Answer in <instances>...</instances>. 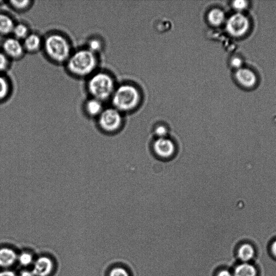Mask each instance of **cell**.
<instances>
[{"label": "cell", "mask_w": 276, "mask_h": 276, "mask_svg": "<svg viewBox=\"0 0 276 276\" xmlns=\"http://www.w3.org/2000/svg\"><path fill=\"white\" fill-rule=\"evenodd\" d=\"M249 27L248 18L241 14L232 15L226 24L228 33L235 37H240L246 33Z\"/></svg>", "instance_id": "obj_6"}, {"label": "cell", "mask_w": 276, "mask_h": 276, "mask_svg": "<svg viewBox=\"0 0 276 276\" xmlns=\"http://www.w3.org/2000/svg\"><path fill=\"white\" fill-rule=\"evenodd\" d=\"M236 77L239 83L245 87H252L256 83L257 78L254 73L247 69L238 70Z\"/></svg>", "instance_id": "obj_11"}, {"label": "cell", "mask_w": 276, "mask_h": 276, "mask_svg": "<svg viewBox=\"0 0 276 276\" xmlns=\"http://www.w3.org/2000/svg\"><path fill=\"white\" fill-rule=\"evenodd\" d=\"M17 259V255L13 250L8 248L0 249V267H10L14 265Z\"/></svg>", "instance_id": "obj_13"}, {"label": "cell", "mask_w": 276, "mask_h": 276, "mask_svg": "<svg viewBox=\"0 0 276 276\" xmlns=\"http://www.w3.org/2000/svg\"><path fill=\"white\" fill-rule=\"evenodd\" d=\"M121 123V115L114 108L104 110L98 116V124L103 130L107 132H113L118 130Z\"/></svg>", "instance_id": "obj_5"}, {"label": "cell", "mask_w": 276, "mask_h": 276, "mask_svg": "<svg viewBox=\"0 0 276 276\" xmlns=\"http://www.w3.org/2000/svg\"><path fill=\"white\" fill-rule=\"evenodd\" d=\"M29 29L26 24L16 23L13 30L14 38L22 41L30 34Z\"/></svg>", "instance_id": "obj_18"}, {"label": "cell", "mask_w": 276, "mask_h": 276, "mask_svg": "<svg viewBox=\"0 0 276 276\" xmlns=\"http://www.w3.org/2000/svg\"><path fill=\"white\" fill-rule=\"evenodd\" d=\"M156 133L159 138H164L166 136L167 130L164 126H159L156 128Z\"/></svg>", "instance_id": "obj_26"}, {"label": "cell", "mask_w": 276, "mask_h": 276, "mask_svg": "<svg viewBox=\"0 0 276 276\" xmlns=\"http://www.w3.org/2000/svg\"><path fill=\"white\" fill-rule=\"evenodd\" d=\"M43 49L46 56L57 64H65L73 52L69 40L64 35L57 33L46 36Z\"/></svg>", "instance_id": "obj_2"}, {"label": "cell", "mask_w": 276, "mask_h": 276, "mask_svg": "<svg viewBox=\"0 0 276 276\" xmlns=\"http://www.w3.org/2000/svg\"><path fill=\"white\" fill-rule=\"evenodd\" d=\"M33 256L31 254L28 253H22L19 257H18V261H19L21 265L24 267L28 266L33 262Z\"/></svg>", "instance_id": "obj_23"}, {"label": "cell", "mask_w": 276, "mask_h": 276, "mask_svg": "<svg viewBox=\"0 0 276 276\" xmlns=\"http://www.w3.org/2000/svg\"><path fill=\"white\" fill-rule=\"evenodd\" d=\"M98 63L97 55L85 48L73 52L65 65L72 75L85 78L96 72Z\"/></svg>", "instance_id": "obj_1"}, {"label": "cell", "mask_w": 276, "mask_h": 276, "mask_svg": "<svg viewBox=\"0 0 276 276\" xmlns=\"http://www.w3.org/2000/svg\"><path fill=\"white\" fill-rule=\"evenodd\" d=\"M248 3L243 0H236L233 2V7L236 10H242L247 7Z\"/></svg>", "instance_id": "obj_25"}, {"label": "cell", "mask_w": 276, "mask_h": 276, "mask_svg": "<svg viewBox=\"0 0 276 276\" xmlns=\"http://www.w3.org/2000/svg\"><path fill=\"white\" fill-rule=\"evenodd\" d=\"M9 59L2 52H0V73L8 69L10 63Z\"/></svg>", "instance_id": "obj_24"}, {"label": "cell", "mask_w": 276, "mask_h": 276, "mask_svg": "<svg viewBox=\"0 0 276 276\" xmlns=\"http://www.w3.org/2000/svg\"><path fill=\"white\" fill-rule=\"evenodd\" d=\"M15 24L10 16L0 13V34L8 35L12 34Z\"/></svg>", "instance_id": "obj_14"}, {"label": "cell", "mask_w": 276, "mask_h": 276, "mask_svg": "<svg viewBox=\"0 0 276 276\" xmlns=\"http://www.w3.org/2000/svg\"><path fill=\"white\" fill-rule=\"evenodd\" d=\"M271 249L273 254L276 257V240L272 243Z\"/></svg>", "instance_id": "obj_30"}, {"label": "cell", "mask_w": 276, "mask_h": 276, "mask_svg": "<svg viewBox=\"0 0 276 276\" xmlns=\"http://www.w3.org/2000/svg\"><path fill=\"white\" fill-rule=\"evenodd\" d=\"M22 42L25 52L32 53L39 52L44 45V40L35 33H30Z\"/></svg>", "instance_id": "obj_10"}, {"label": "cell", "mask_w": 276, "mask_h": 276, "mask_svg": "<svg viewBox=\"0 0 276 276\" xmlns=\"http://www.w3.org/2000/svg\"><path fill=\"white\" fill-rule=\"evenodd\" d=\"M216 276H233V275L228 270L224 269L220 271Z\"/></svg>", "instance_id": "obj_28"}, {"label": "cell", "mask_w": 276, "mask_h": 276, "mask_svg": "<svg viewBox=\"0 0 276 276\" xmlns=\"http://www.w3.org/2000/svg\"><path fill=\"white\" fill-rule=\"evenodd\" d=\"M256 268L249 263H243L235 269L233 276H257Z\"/></svg>", "instance_id": "obj_16"}, {"label": "cell", "mask_w": 276, "mask_h": 276, "mask_svg": "<svg viewBox=\"0 0 276 276\" xmlns=\"http://www.w3.org/2000/svg\"><path fill=\"white\" fill-rule=\"evenodd\" d=\"M208 20L214 26H220L224 21L223 11L219 9H213L208 14Z\"/></svg>", "instance_id": "obj_17"}, {"label": "cell", "mask_w": 276, "mask_h": 276, "mask_svg": "<svg viewBox=\"0 0 276 276\" xmlns=\"http://www.w3.org/2000/svg\"><path fill=\"white\" fill-rule=\"evenodd\" d=\"M20 276H35L33 272L29 271H23L21 273Z\"/></svg>", "instance_id": "obj_31"}, {"label": "cell", "mask_w": 276, "mask_h": 276, "mask_svg": "<svg viewBox=\"0 0 276 276\" xmlns=\"http://www.w3.org/2000/svg\"><path fill=\"white\" fill-rule=\"evenodd\" d=\"M103 108L102 102L93 97H91L84 104L85 112L92 117H98L104 110Z\"/></svg>", "instance_id": "obj_12"}, {"label": "cell", "mask_w": 276, "mask_h": 276, "mask_svg": "<svg viewBox=\"0 0 276 276\" xmlns=\"http://www.w3.org/2000/svg\"><path fill=\"white\" fill-rule=\"evenodd\" d=\"M33 2L32 1H11L10 5L15 11L22 12L31 7Z\"/></svg>", "instance_id": "obj_20"}, {"label": "cell", "mask_w": 276, "mask_h": 276, "mask_svg": "<svg viewBox=\"0 0 276 276\" xmlns=\"http://www.w3.org/2000/svg\"><path fill=\"white\" fill-rule=\"evenodd\" d=\"M54 264L47 257H41L34 263L33 273L35 276H48L53 270Z\"/></svg>", "instance_id": "obj_9"}, {"label": "cell", "mask_w": 276, "mask_h": 276, "mask_svg": "<svg viewBox=\"0 0 276 276\" xmlns=\"http://www.w3.org/2000/svg\"><path fill=\"white\" fill-rule=\"evenodd\" d=\"M87 89L91 97L102 102L112 96L114 83L112 78L104 72H95L88 77Z\"/></svg>", "instance_id": "obj_3"}, {"label": "cell", "mask_w": 276, "mask_h": 276, "mask_svg": "<svg viewBox=\"0 0 276 276\" xmlns=\"http://www.w3.org/2000/svg\"><path fill=\"white\" fill-rule=\"evenodd\" d=\"M2 52L9 59H18L25 53L22 42L14 37H9L4 40L2 45Z\"/></svg>", "instance_id": "obj_7"}, {"label": "cell", "mask_w": 276, "mask_h": 276, "mask_svg": "<svg viewBox=\"0 0 276 276\" xmlns=\"http://www.w3.org/2000/svg\"><path fill=\"white\" fill-rule=\"evenodd\" d=\"M0 276H16V275L13 272L5 271L0 272Z\"/></svg>", "instance_id": "obj_29"}, {"label": "cell", "mask_w": 276, "mask_h": 276, "mask_svg": "<svg viewBox=\"0 0 276 276\" xmlns=\"http://www.w3.org/2000/svg\"><path fill=\"white\" fill-rule=\"evenodd\" d=\"M10 84L5 77L0 75V101L5 99L10 93Z\"/></svg>", "instance_id": "obj_19"}, {"label": "cell", "mask_w": 276, "mask_h": 276, "mask_svg": "<svg viewBox=\"0 0 276 276\" xmlns=\"http://www.w3.org/2000/svg\"><path fill=\"white\" fill-rule=\"evenodd\" d=\"M255 251L252 245L245 243L241 245L237 250V257L243 263H248L254 258Z\"/></svg>", "instance_id": "obj_15"}, {"label": "cell", "mask_w": 276, "mask_h": 276, "mask_svg": "<svg viewBox=\"0 0 276 276\" xmlns=\"http://www.w3.org/2000/svg\"><path fill=\"white\" fill-rule=\"evenodd\" d=\"M140 101L139 91L130 85L120 86L112 95L113 106L118 111H130L138 106Z\"/></svg>", "instance_id": "obj_4"}, {"label": "cell", "mask_w": 276, "mask_h": 276, "mask_svg": "<svg viewBox=\"0 0 276 276\" xmlns=\"http://www.w3.org/2000/svg\"><path fill=\"white\" fill-rule=\"evenodd\" d=\"M154 150L158 156L168 158L174 155L175 147L172 141L166 138H159L154 144Z\"/></svg>", "instance_id": "obj_8"}, {"label": "cell", "mask_w": 276, "mask_h": 276, "mask_svg": "<svg viewBox=\"0 0 276 276\" xmlns=\"http://www.w3.org/2000/svg\"><path fill=\"white\" fill-rule=\"evenodd\" d=\"M242 64V61L240 58L235 57L233 58L231 60V65L235 68H239Z\"/></svg>", "instance_id": "obj_27"}, {"label": "cell", "mask_w": 276, "mask_h": 276, "mask_svg": "<svg viewBox=\"0 0 276 276\" xmlns=\"http://www.w3.org/2000/svg\"><path fill=\"white\" fill-rule=\"evenodd\" d=\"M109 276H131L128 269L122 266H116L111 269Z\"/></svg>", "instance_id": "obj_22"}, {"label": "cell", "mask_w": 276, "mask_h": 276, "mask_svg": "<svg viewBox=\"0 0 276 276\" xmlns=\"http://www.w3.org/2000/svg\"><path fill=\"white\" fill-rule=\"evenodd\" d=\"M88 50L97 55L99 53L102 48V44L100 40L97 38L90 39L87 44V47Z\"/></svg>", "instance_id": "obj_21"}]
</instances>
